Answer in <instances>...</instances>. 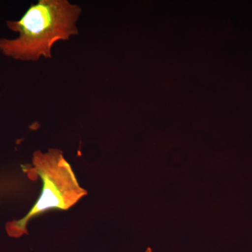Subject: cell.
I'll list each match as a JSON object with an SVG mask.
<instances>
[{"mask_svg": "<svg viewBox=\"0 0 252 252\" xmlns=\"http://www.w3.org/2000/svg\"><path fill=\"white\" fill-rule=\"evenodd\" d=\"M32 165L24 171L31 180L37 175L40 177L42 190L28 215L6 223V233L12 238L28 234L27 225L31 219L50 209L67 210L87 194L79 186L72 167L59 149H51L45 154L36 151L33 154Z\"/></svg>", "mask_w": 252, "mask_h": 252, "instance_id": "2", "label": "cell"}, {"mask_svg": "<svg viewBox=\"0 0 252 252\" xmlns=\"http://www.w3.org/2000/svg\"><path fill=\"white\" fill-rule=\"evenodd\" d=\"M145 252H152V249L148 248L147 249Z\"/></svg>", "mask_w": 252, "mask_h": 252, "instance_id": "3", "label": "cell"}, {"mask_svg": "<svg viewBox=\"0 0 252 252\" xmlns=\"http://www.w3.org/2000/svg\"><path fill=\"white\" fill-rule=\"evenodd\" d=\"M81 9L67 0H40L18 21L6 22L11 31L19 33L16 39H0V52L8 57L35 61L51 58V48L59 40L77 34L76 23Z\"/></svg>", "mask_w": 252, "mask_h": 252, "instance_id": "1", "label": "cell"}]
</instances>
